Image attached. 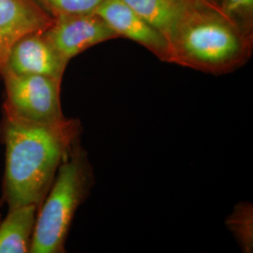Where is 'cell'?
<instances>
[{"instance_id":"1","label":"cell","mask_w":253,"mask_h":253,"mask_svg":"<svg viewBox=\"0 0 253 253\" xmlns=\"http://www.w3.org/2000/svg\"><path fill=\"white\" fill-rule=\"evenodd\" d=\"M81 122L67 118L56 124H41L3 110L0 139L5 145L2 199L13 208L41 207L64 157L80 140Z\"/></svg>"},{"instance_id":"2","label":"cell","mask_w":253,"mask_h":253,"mask_svg":"<svg viewBox=\"0 0 253 253\" xmlns=\"http://www.w3.org/2000/svg\"><path fill=\"white\" fill-rule=\"evenodd\" d=\"M253 33L214 9L195 10L169 40V61L203 73L222 75L248 63Z\"/></svg>"},{"instance_id":"3","label":"cell","mask_w":253,"mask_h":253,"mask_svg":"<svg viewBox=\"0 0 253 253\" xmlns=\"http://www.w3.org/2000/svg\"><path fill=\"white\" fill-rule=\"evenodd\" d=\"M95 182L88 154L78 140L64 157L38 209L30 253H66L73 218Z\"/></svg>"},{"instance_id":"4","label":"cell","mask_w":253,"mask_h":253,"mask_svg":"<svg viewBox=\"0 0 253 253\" xmlns=\"http://www.w3.org/2000/svg\"><path fill=\"white\" fill-rule=\"evenodd\" d=\"M3 110L25 120L56 124L64 119L61 106L62 80L42 75L5 73Z\"/></svg>"},{"instance_id":"5","label":"cell","mask_w":253,"mask_h":253,"mask_svg":"<svg viewBox=\"0 0 253 253\" xmlns=\"http://www.w3.org/2000/svg\"><path fill=\"white\" fill-rule=\"evenodd\" d=\"M43 34L67 62L93 46L118 38L96 12L54 18Z\"/></svg>"},{"instance_id":"6","label":"cell","mask_w":253,"mask_h":253,"mask_svg":"<svg viewBox=\"0 0 253 253\" xmlns=\"http://www.w3.org/2000/svg\"><path fill=\"white\" fill-rule=\"evenodd\" d=\"M69 62L64 60L43 32H31L18 39L9 49L4 73L42 75L62 80Z\"/></svg>"},{"instance_id":"7","label":"cell","mask_w":253,"mask_h":253,"mask_svg":"<svg viewBox=\"0 0 253 253\" xmlns=\"http://www.w3.org/2000/svg\"><path fill=\"white\" fill-rule=\"evenodd\" d=\"M114 30L145 47L161 61H169V42L156 27L127 6L123 0H105L95 11Z\"/></svg>"},{"instance_id":"8","label":"cell","mask_w":253,"mask_h":253,"mask_svg":"<svg viewBox=\"0 0 253 253\" xmlns=\"http://www.w3.org/2000/svg\"><path fill=\"white\" fill-rule=\"evenodd\" d=\"M53 21L34 0H0V77L12 44L26 34L45 31Z\"/></svg>"},{"instance_id":"9","label":"cell","mask_w":253,"mask_h":253,"mask_svg":"<svg viewBox=\"0 0 253 253\" xmlns=\"http://www.w3.org/2000/svg\"><path fill=\"white\" fill-rule=\"evenodd\" d=\"M150 25L162 32L168 42L178 27L198 9L206 6L190 0H123ZM209 9V8H208Z\"/></svg>"},{"instance_id":"10","label":"cell","mask_w":253,"mask_h":253,"mask_svg":"<svg viewBox=\"0 0 253 253\" xmlns=\"http://www.w3.org/2000/svg\"><path fill=\"white\" fill-rule=\"evenodd\" d=\"M38 209L35 205L9 208L0 223V253H30Z\"/></svg>"},{"instance_id":"11","label":"cell","mask_w":253,"mask_h":253,"mask_svg":"<svg viewBox=\"0 0 253 253\" xmlns=\"http://www.w3.org/2000/svg\"><path fill=\"white\" fill-rule=\"evenodd\" d=\"M226 226L234 235L240 250L245 253L253 251V206L249 202H241L234 207L227 217Z\"/></svg>"},{"instance_id":"12","label":"cell","mask_w":253,"mask_h":253,"mask_svg":"<svg viewBox=\"0 0 253 253\" xmlns=\"http://www.w3.org/2000/svg\"><path fill=\"white\" fill-rule=\"evenodd\" d=\"M53 18L95 12L105 0H34Z\"/></svg>"},{"instance_id":"13","label":"cell","mask_w":253,"mask_h":253,"mask_svg":"<svg viewBox=\"0 0 253 253\" xmlns=\"http://www.w3.org/2000/svg\"><path fill=\"white\" fill-rule=\"evenodd\" d=\"M218 4L227 18L253 33V0H218Z\"/></svg>"},{"instance_id":"14","label":"cell","mask_w":253,"mask_h":253,"mask_svg":"<svg viewBox=\"0 0 253 253\" xmlns=\"http://www.w3.org/2000/svg\"><path fill=\"white\" fill-rule=\"evenodd\" d=\"M191 2H194V3H197L200 5H203V6H206L209 9H214V10H217L218 12L222 13V10L220 9L219 7V4H218V0H190ZM224 15V14H223Z\"/></svg>"},{"instance_id":"15","label":"cell","mask_w":253,"mask_h":253,"mask_svg":"<svg viewBox=\"0 0 253 253\" xmlns=\"http://www.w3.org/2000/svg\"><path fill=\"white\" fill-rule=\"evenodd\" d=\"M3 205H4V200L1 198V200H0V210H1V208L3 207ZM0 219H1V212H0Z\"/></svg>"}]
</instances>
